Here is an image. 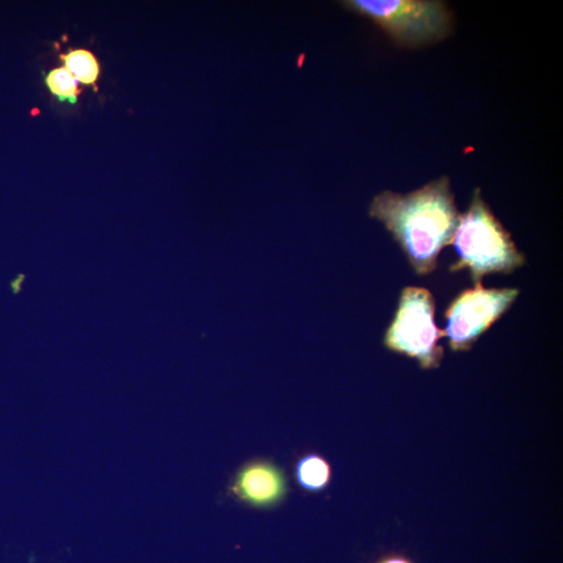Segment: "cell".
<instances>
[{"mask_svg": "<svg viewBox=\"0 0 563 563\" xmlns=\"http://www.w3.org/2000/svg\"><path fill=\"white\" fill-rule=\"evenodd\" d=\"M369 213L393 236L418 276L436 271L438 257L452 243L461 217L448 177L406 194L382 191Z\"/></svg>", "mask_w": 563, "mask_h": 563, "instance_id": "6da1fadb", "label": "cell"}, {"mask_svg": "<svg viewBox=\"0 0 563 563\" xmlns=\"http://www.w3.org/2000/svg\"><path fill=\"white\" fill-rule=\"evenodd\" d=\"M452 243L457 260L450 266L455 274L468 269L474 286L488 275H509L526 263L511 234L504 228L476 188L467 212L461 214Z\"/></svg>", "mask_w": 563, "mask_h": 563, "instance_id": "7a4b0ae2", "label": "cell"}, {"mask_svg": "<svg viewBox=\"0 0 563 563\" xmlns=\"http://www.w3.org/2000/svg\"><path fill=\"white\" fill-rule=\"evenodd\" d=\"M342 4L372 20L400 47L430 45L452 31V14L438 0H348Z\"/></svg>", "mask_w": 563, "mask_h": 563, "instance_id": "3957f363", "label": "cell"}, {"mask_svg": "<svg viewBox=\"0 0 563 563\" xmlns=\"http://www.w3.org/2000/svg\"><path fill=\"white\" fill-rule=\"evenodd\" d=\"M435 310V298L429 289L405 287L384 334V347L418 361L424 370L437 369L445 354L438 341L446 335L436 326Z\"/></svg>", "mask_w": 563, "mask_h": 563, "instance_id": "277c9868", "label": "cell"}, {"mask_svg": "<svg viewBox=\"0 0 563 563\" xmlns=\"http://www.w3.org/2000/svg\"><path fill=\"white\" fill-rule=\"evenodd\" d=\"M517 288H485L481 285L465 289L446 311L449 347L454 352H467L478 339L517 301Z\"/></svg>", "mask_w": 563, "mask_h": 563, "instance_id": "5b68a950", "label": "cell"}, {"mask_svg": "<svg viewBox=\"0 0 563 563\" xmlns=\"http://www.w3.org/2000/svg\"><path fill=\"white\" fill-rule=\"evenodd\" d=\"M289 492L285 472L271 460L255 459L244 463L235 473L229 494L255 509L279 506Z\"/></svg>", "mask_w": 563, "mask_h": 563, "instance_id": "8992f818", "label": "cell"}, {"mask_svg": "<svg viewBox=\"0 0 563 563\" xmlns=\"http://www.w3.org/2000/svg\"><path fill=\"white\" fill-rule=\"evenodd\" d=\"M295 476L304 491L321 493L332 480V467L324 456L310 453L302 456L297 462Z\"/></svg>", "mask_w": 563, "mask_h": 563, "instance_id": "52a82bcc", "label": "cell"}, {"mask_svg": "<svg viewBox=\"0 0 563 563\" xmlns=\"http://www.w3.org/2000/svg\"><path fill=\"white\" fill-rule=\"evenodd\" d=\"M65 68L73 77L84 85H91L97 90L96 82L99 80L101 67L95 56L86 50L70 51L61 55Z\"/></svg>", "mask_w": 563, "mask_h": 563, "instance_id": "ba28073f", "label": "cell"}, {"mask_svg": "<svg viewBox=\"0 0 563 563\" xmlns=\"http://www.w3.org/2000/svg\"><path fill=\"white\" fill-rule=\"evenodd\" d=\"M45 83L60 102H69L71 105L78 103L81 93L79 82L65 67L54 69L48 73Z\"/></svg>", "mask_w": 563, "mask_h": 563, "instance_id": "9c48e42d", "label": "cell"}, {"mask_svg": "<svg viewBox=\"0 0 563 563\" xmlns=\"http://www.w3.org/2000/svg\"><path fill=\"white\" fill-rule=\"evenodd\" d=\"M376 563H414L411 559L401 554H388L380 558Z\"/></svg>", "mask_w": 563, "mask_h": 563, "instance_id": "30bf717a", "label": "cell"}]
</instances>
